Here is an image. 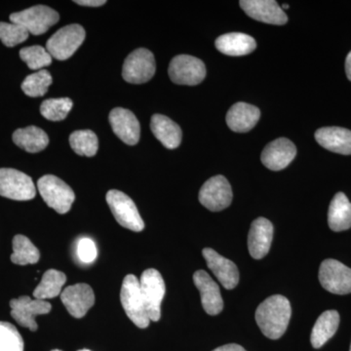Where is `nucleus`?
<instances>
[{"label": "nucleus", "mask_w": 351, "mask_h": 351, "mask_svg": "<svg viewBox=\"0 0 351 351\" xmlns=\"http://www.w3.org/2000/svg\"><path fill=\"white\" fill-rule=\"evenodd\" d=\"M290 302L281 295L267 298L256 311V321L267 338L278 339L283 336L290 322Z\"/></svg>", "instance_id": "1"}, {"label": "nucleus", "mask_w": 351, "mask_h": 351, "mask_svg": "<svg viewBox=\"0 0 351 351\" xmlns=\"http://www.w3.org/2000/svg\"><path fill=\"white\" fill-rule=\"evenodd\" d=\"M120 300L127 316L136 326L141 329L149 326L151 319L141 291L140 280L133 274H129L124 278Z\"/></svg>", "instance_id": "2"}, {"label": "nucleus", "mask_w": 351, "mask_h": 351, "mask_svg": "<svg viewBox=\"0 0 351 351\" xmlns=\"http://www.w3.org/2000/svg\"><path fill=\"white\" fill-rule=\"evenodd\" d=\"M38 189L44 202L57 213H68L75 202V195L73 189L56 176L41 177L38 182Z\"/></svg>", "instance_id": "3"}, {"label": "nucleus", "mask_w": 351, "mask_h": 351, "mask_svg": "<svg viewBox=\"0 0 351 351\" xmlns=\"http://www.w3.org/2000/svg\"><path fill=\"white\" fill-rule=\"evenodd\" d=\"M86 32L80 25H69L55 32L47 43L46 50L59 61L69 59L83 43Z\"/></svg>", "instance_id": "4"}, {"label": "nucleus", "mask_w": 351, "mask_h": 351, "mask_svg": "<svg viewBox=\"0 0 351 351\" xmlns=\"http://www.w3.org/2000/svg\"><path fill=\"white\" fill-rule=\"evenodd\" d=\"M107 202L120 226L132 232H140L144 230L145 223L135 202L125 193L112 189L107 193Z\"/></svg>", "instance_id": "5"}, {"label": "nucleus", "mask_w": 351, "mask_h": 351, "mask_svg": "<svg viewBox=\"0 0 351 351\" xmlns=\"http://www.w3.org/2000/svg\"><path fill=\"white\" fill-rule=\"evenodd\" d=\"M11 22L24 27L29 34L41 36L60 20L54 9L45 5H36L10 15Z\"/></svg>", "instance_id": "6"}, {"label": "nucleus", "mask_w": 351, "mask_h": 351, "mask_svg": "<svg viewBox=\"0 0 351 351\" xmlns=\"http://www.w3.org/2000/svg\"><path fill=\"white\" fill-rule=\"evenodd\" d=\"M0 195L12 200H32L36 197V189L29 176L11 168H1Z\"/></svg>", "instance_id": "7"}, {"label": "nucleus", "mask_w": 351, "mask_h": 351, "mask_svg": "<svg viewBox=\"0 0 351 351\" xmlns=\"http://www.w3.org/2000/svg\"><path fill=\"white\" fill-rule=\"evenodd\" d=\"M156 71L154 54L149 50L140 48L126 58L122 69V77L132 84H143L154 77Z\"/></svg>", "instance_id": "8"}, {"label": "nucleus", "mask_w": 351, "mask_h": 351, "mask_svg": "<svg viewBox=\"0 0 351 351\" xmlns=\"http://www.w3.org/2000/svg\"><path fill=\"white\" fill-rule=\"evenodd\" d=\"M140 287L147 313L151 321H158L161 317V302L165 295V282L158 270L149 269L143 272Z\"/></svg>", "instance_id": "9"}, {"label": "nucleus", "mask_w": 351, "mask_h": 351, "mask_svg": "<svg viewBox=\"0 0 351 351\" xmlns=\"http://www.w3.org/2000/svg\"><path fill=\"white\" fill-rule=\"evenodd\" d=\"M170 80L176 84L193 85L199 84L206 76L205 64L198 58L189 55H179L173 58L168 69Z\"/></svg>", "instance_id": "10"}, {"label": "nucleus", "mask_w": 351, "mask_h": 351, "mask_svg": "<svg viewBox=\"0 0 351 351\" xmlns=\"http://www.w3.org/2000/svg\"><path fill=\"white\" fill-rule=\"evenodd\" d=\"M319 281L322 287L332 294H350L351 269L339 261L328 258L321 263Z\"/></svg>", "instance_id": "11"}, {"label": "nucleus", "mask_w": 351, "mask_h": 351, "mask_svg": "<svg viewBox=\"0 0 351 351\" xmlns=\"http://www.w3.org/2000/svg\"><path fill=\"white\" fill-rule=\"evenodd\" d=\"M201 204L212 212H219L230 206L232 189L223 176H215L208 180L199 191Z\"/></svg>", "instance_id": "12"}, {"label": "nucleus", "mask_w": 351, "mask_h": 351, "mask_svg": "<svg viewBox=\"0 0 351 351\" xmlns=\"http://www.w3.org/2000/svg\"><path fill=\"white\" fill-rule=\"evenodd\" d=\"M10 306L11 316L21 326L27 328L32 332L38 329L36 316L49 313L52 308L49 302L38 299L32 300L27 295L12 300Z\"/></svg>", "instance_id": "13"}, {"label": "nucleus", "mask_w": 351, "mask_h": 351, "mask_svg": "<svg viewBox=\"0 0 351 351\" xmlns=\"http://www.w3.org/2000/svg\"><path fill=\"white\" fill-rule=\"evenodd\" d=\"M61 300L73 317L82 318L95 304L94 291L88 284H75L64 289Z\"/></svg>", "instance_id": "14"}, {"label": "nucleus", "mask_w": 351, "mask_h": 351, "mask_svg": "<svg viewBox=\"0 0 351 351\" xmlns=\"http://www.w3.org/2000/svg\"><path fill=\"white\" fill-rule=\"evenodd\" d=\"M240 7L252 19L270 25H285L288 17L274 0H242Z\"/></svg>", "instance_id": "15"}, {"label": "nucleus", "mask_w": 351, "mask_h": 351, "mask_svg": "<svg viewBox=\"0 0 351 351\" xmlns=\"http://www.w3.org/2000/svg\"><path fill=\"white\" fill-rule=\"evenodd\" d=\"M108 119L112 131L122 142L129 145L138 144L140 141L141 126L133 112L123 108H113Z\"/></svg>", "instance_id": "16"}, {"label": "nucleus", "mask_w": 351, "mask_h": 351, "mask_svg": "<svg viewBox=\"0 0 351 351\" xmlns=\"http://www.w3.org/2000/svg\"><path fill=\"white\" fill-rule=\"evenodd\" d=\"M297 156V149L292 141L279 138L269 143L262 152V162L272 171L285 169Z\"/></svg>", "instance_id": "17"}, {"label": "nucleus", "mask_w": 351, "mask_h": 351, "mask_svg": "<svg viewBox=\"0 0 351 351\" xmlns=\"http://www.w3.org/2000/svg\"><path fill=\"white\" fill-rule=\"evenodd\" d=\"M202 255L206 261L208 267L223 287L228 290L237 287L239 282V271L234 263L221 257L211 248L203 249Z\"/></svg>", "instance_id": "18"}, {"label": "nucleus", "mask_w": 351, "mask_h": 351, "mask_svg": "<svg viewBox=\"0 0 351 351\" xmlns=\"http://www.w3.org/2000/svg\"><path fill=\"white\" fill-rule=\"evenodd\" d=\"M193 282L200 293L201 304L209 315H218L223 308V301L218 284L205 270H197L193 274Z\"/></svg>", "instance_id": "19"}, {"label": "nucleus", "mask_w": 351, "mask_h": 351, "mask_svg": "<svg viewBox=\"0 0 351 351\" xmlns=\"http://www.w3.org/2000/svg\"><path fill=\"white\" fill-rule=\"evenodd\" d=\"M274 239V226L269 219L258 218L252 223L248 235L249 253L256 260L269 254Z\"/></svg>", "instance_id": "20"}, {"label": "nucleus", "mask_w": 351, "mask_h": 351, "mask_svg": "<svg viewBox=\"0 0 351 351\" xmlns=\"http://www.w3.org/2000/svg\"><path fill=\"white\" fill-rule=\"evenodd\" d=\"M315 140L328 151L350 156L351 131L341 127H323L315 132Z\"/></svg>", "instance_id": "21"}, {"label": "nucleus", "mask_w": 351, "mask_h": 351, "mask_svg": "<svg viewBox=\"0 0 351 351\" xmlns=\"http://www.w3.org/2000/svg\"><path fill=\"white\" fill-rule=\"evenodd\" d=\"M261 117L260 110L246 103H237L226 113V124L233 132L245 133L252 130Z\"/></svg>", "instance_id": "22"}, {"label": "nucleus", "mask_w": 351, "mask_h": 351, "mask_svg": "<svg viewBox=\"0 0 351 351\" xmlns=\"http://www.w3.org/2000/svg\"><path fill=\"white\" fill-rule=\"evenodd\" d=\"M216 48L228 56L239 57L250 54L257 48L255 39L241 32H232L216 39Z\"/></svg>", "instance_id": "23"}, {"label": "nucleus", "mask_w": 351, "mask_h": 351, "mask_svg": "<svg viewBox=\"0 0 351 351\" xmlns=\"http://www.w3.org/2000/svg\"><path fill=\"white\" fill-rule=\"evenodd\" d=\"M151 129L157 140L166 149H177L182 142V130L177 123L162 114H154L152 117Z\"/></svg>", "instance_id": "24"}, {"label": "nucleus", "mask_w": 351, "mask_h": 351, "mask_svg": "<svg viewBox=\"0 0 351 351\" xmlns=\"http://www.w3.org/2000/svg\"><path fill=\"white\" fill-rule=\"evenodd\" d=\"M328 223L337 232L351 228V203L345 193H337L332 198L328 212Z\"/></svg>", "instance_id": "25"}, {"label": "nucleus", "mask_w": 351, "mask_h": 351, "mask_svg": "<svg viewBox=\"0 0 351 351\" xmlns=\"http://www.w3.org/2000/svg\"><path fill=\"white\" fill-rule=\"evenodd\" d=\"M13 142L20 149L31 154L43 152L49 144L47 134L36 126L25 127L14 132Z\"/></svg>", "instance_id": "26"}, {"label": "nucleus", "mask_w": 351, "mask_h": 351, "mask_svg": "<svg viewBox=\"0 0 351 351\" xmlns=\"http://www.w3.org/2000/svg\"><path fill=\"white\" fill-rule=\"evenodd\" d=\"M339 324V314L327 311L321 314L311 332V341L314 348H320L336 334Z\"/></svg>", "instance_id": "27"}, {"label": "nucleus", "mask_w": 351, "mask_h": 351, "mask_svg": "<svg viewBox=\"0 0 351 351\" xmlns=\"http://www.w3.org/2000/svg\"><path fill=\"white\" fill-rule=\"evenodd\" d=\"M66 282L64 272L56 269H49L43 274L38 287L34 291V299L46 301L61 295L62 289Z\"/></svg>", "instance_id": "28"}, {"label": "nucleus", "mask_w": 351, "mask_h": 351, "mask_svg": "<svg viewBox=\"0 0 351 351\" xmlns=\"http://www.w3.org/2000/svg\"><path fill=\"white\" fill-rule=\"evenodd\" d=\"M40 258V253L34 243L22 234L16 235L13 239V253L11 261L15 265H34Z\"/></svg>", "instance_id": "29"}, {"label": "nucleus", "mask_w": 351, "mask_h": 351, "mask_svg": "<svg viewBox=\"0 0 351 351\" xmlns=\"http://www.w3.org/2000/svg\"><path fill=\"white\" fill-rule=\"evenodd\" d=\"M69 145L76 154L82 156H96L99 149L98 137L91 130L73 132L69 136Z\"/></svg>", "instance_id": "30"}, {"label": "nucleus", "mask_w": 351, "mask_h": 351, "mask_svg": "<svg viewBox=\"0 0 351 351\" xmlns=\"http://www.w3.org/2000/svg\"><path fill=\"white\" fill-rule=\"evenodd\" d=\"M52 82L53 78L49 71L41 69L25 78L22 83V90L27 96L38 98L47 93L48 88Z\"/></svg>", "instance_id": "31"}, {"label": "nucleus", "mask_w": 351, "mask_h": 351, "mask_svg": "<svg viewBox=\"0 0 351 351\" xmlns=\"http://www.w3.org/2000/svg\"><path fill=\"white\" fill-rule=\"evenodd\" d=\"M73 106V101L69 98L49 99L41 104L40 112L50 121H62L68 117Z\"/></svg>", "instance_id": "32"}, {"label": "nucleus", "mask_w": 351, "mask_h": 351, "mask_svg": "<svg viewBox=\"0 0 351 351\" xmlns=\"http://www.w3.org/2000/svg\"><path fill=\"white\" fill-rule=\"evenodd\" d=\"M20 57L32 71H41L50 66L53 58L43 46H29L20 51Z\"/></svg>", "instance_id": "33"}, {"label": "nucleus", "mask_w": 351, "mask_h": 351, "mask_svg": "<svg viewBox=\"0 0 351 351\" xmlns=\"http://www.w3.org/2000/svg\"><path fill=\"white\" fill-rule=\"evenodd\" d=\"M0 351H24V341L11 323L0 321Z\"/></svg>", "instance_id": "34"}, {"label": "nucleus", "mask_w": 351, "mask_h": 351, "mask_svg": "<svg viewBox=\"0 0 351 351\" xmlns=\"http://www.w3.org/2000/svg\"><path fill=\"white\" fill-rule=\"evenodd\" d=\"M29 32L15 23L0 22V40L7 47H14L29 38Z\"/></svg>", "instance_id": "35"}, {"label": "nucleus", "mask_w": 351, "mask_h": 351, "mask_svg": "<svg viewBox=\"0 0 351 351\" xmlns=\"http://www.w3.org/2000/svg\"><path fill=\"white\" fill-rule=\"evenodd\" d=\"M76 253H77V257L80 262L84 263H93L97 258L96 244H95L93 240L84 237V239L78 241Z\"/></svg>", "instance_id": "36"}, {"label": "nucleus", "mask_w": 351, "mask_h": 351, "mask_svg": "<svg viewBox=\"0 0 351 351\" xmlns=\"http://www.w3.org/2000/svg\"><path fill=\"white\" fill-rule=\"evenodd\" d=\"M75 2L76 4H78V5L87 7H100L107 3L106 0H78V1Z\"/></svg>", "instance_id": "37"}, {"label": "nucleus", "mask_w": 351, "mask_h": 351, "mask_svg": "<svg viewBox=\"0 0 351 351\" xmlns=\"http://www.w3.org/2000/svg\"><path fill=\"white\" fill-rule=\"evenodd\" d=\"M213 351H246L242 348L241 346L237 345V343H230V345H226L219 346Z\"/></svg>", "instance_id": "38"}, {"label": "nucleus", "mask_w": 351, "mask_h": 351, "mask_svg": "<svg viewBox=\"0 0 351 351\" xmlns=\"http://www.w3.org/2000/svg\"><path fill=\"white\" fill-rule=\"evenodd\" d=\"M346 73L348 80L351 82V51L348 53L346 60Z\"/></svg>", "instance_id": "39"}, {"label": "nucleus", "mask_w": 351, "mask_h": 351, "mask_svg": "<svg viewBox=\"0 0 351 351\" xmlns=\"http://www.w3.org/2000/svg\"><path fill=\"white\" fill-rule=\"evenodd\" d=\"M281 8H282V10H283V9H288L289 5H287V4H283V5H282V7H281Z\"/></svg>", "instance_id": "40"}, {"label": "nucleus", "mask_w": 351, "mask_h": 351, "mask_svg": "<svg viewBox=\"0 0 351 351\" xmlns=\"http://www.w3.org/2000/svg\"><path fill=\"white\" fill-rule=\"evenodd\" d=\"M78 351H90V350H78Z\"/></svg>", "instance_id": "41"}, {"label": "nucleus", "mask_w": 351, "mask_h": 351, "mask_svg": "<svg viewBox=\"0 0 351 351\" xmlns=\"http://www.w3.org/2000/svg\"><path fill=\"white\" fill-rule=\"evenodd\" d=\"M52 351H61V350H52Z\"/></svg>", "instance_id": "42"}, {"label": "nucleus", "mask_w": 351, "mask_h": 351, "mask_svg": "<svg viewBox=\"0 0 351 351\" xmlns=\"http://www.w3.org/2000/svg\"><path fill=\"white\" fill-rule=\"evenodd\" d=\"M350 351H351V346H350Z\"/></svg>", "instance_id": "43"}]
</instances>
